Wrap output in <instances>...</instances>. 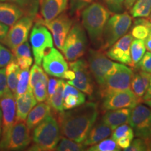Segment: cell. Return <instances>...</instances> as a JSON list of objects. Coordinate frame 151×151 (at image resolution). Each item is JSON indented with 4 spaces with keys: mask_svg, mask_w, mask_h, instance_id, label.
Listing matches in <instances>:
<instances>
[{
    "mask_svg": "<svg viewBox=\"0 0 151 151\" xmlns=\"http://www.w3.org/2000/svg\"><path fill=\"white\" fill-rule=\"evenodd\" d=\"M99 106L95 102H87L58 115L60 132L65 137L83 143L97 121Z\"/></svg>",
    "mask_w": 151,
    "mask_h": 151,
    "instance_id": "6da1fadb",
    "label": "cell"
},
{
    "mask_svg": "<svg viewBox=\"0 0 151 151\" xmlns=\"http://www.w3.org/2000/svg\"><path fill=\"white\" fill-rule=\"evenodd\" d=\"M111 12L102 4L92 2L81 12L82 24L94 47L101 48L103 35Z\"/></svg>",
    "mask_w": 151,
    "mask_h": 151,
    "instance_id": "7a4b0ae2",
    "label": "cell"
},
{
    "mask_svg": "<svg viewBox=\"0 0 151 151\" xmlns=\"http://www.w3.org/2000/svg\"><path fill=\"white\" fill-rule=\"evenodd\" d=\"M60 138L58 121L52 115H50L34 128L32 136L33 143L28 148V150H54Z\"/></svg>",
    "mask_w": 151,
    "mask_h": 151,
    "instance_id": "3957f363",
    "label": "cell"
},
{
    "mask_svg": "<svg viewBox=\"0 0 151 151\" xmlns=\"http://www.w3.org/2000/svg\"><path fill=\"white\" fill-rule=\"evenodd\" d=\"M88 64L93 78L101 87L109 76L116 73L122 64L114 62L100 49L90 48L88 50Z\"/></svg>",
    "mask_w": 151,
    "mask_h": 151,
    "instance_id": "277c9868",
    "label": "cell"
},
{
    "mask_svg": "<svg viewBox=\"0 0 151 151\" xmlns=\"http://www.w3.org/2000/svg\"><path fill=\"white\" fill-rule=\"evenodd\" d=\"M132 22L127 12L118 13L109 18L103 35V43L100 50L106 51L118 39L125 35Z\"/></svg>",
    "mask_w": 151,
    "mask_h": 151,
    "instance_id": "5b68a950",
    "label": "cell"
},
{
    "mask_svg": "<svg viewBox=\"0 0 151 151\" xmlns=\"http://www.w3.org/2000/svg\"><path fill=\"white\" fill-rule=\"evenodd\" d=\"M88 39L83 26L80 23L72 25L65 39L62 51L65 59L70 62L79 59L86 53Z\"/></svg>",
    "mask_w": 151,
    "mask_h": 151,
    "instance_id": "8992f818",
    "label": "cell"
},
{
    "mask_svg": "<svg viewBox=\"0 0 151 151\" xmlns=\"http://www.w3.org/2000/svg\"><path fill=\"white\" fill-rule=\"evenodd\" d=\"M32 140L30 129L24 120H17L0 140V150H22L27 148Z\"/></svg>",
    "mask_w": 151,
    "mask_h": 151,
    "instance_id": "52a82bcc",
    "label": "cell"
},
{
    "mask_svg": "<svg viewBox=\"0 0 151 151\" xmlns=\"http://www.w3.org/2000/svg\"><path fill=\"white\" fill-rule=\"evenodd\" d=\"M29 41L35 64L41 65L45 55L53 48L51 34L44 24L35 21V25L30 33Z\"/></svg>",
    "mask_w": 151,
    "mask_h": 151,
    "instance_id": "ba28073f",
    "label": "cell"
},
{
    "mask_svg": "<svg viewBox=\"0 0 151 151\" xmlns=\"http://www.w3.org/2000/svg\"><path fill=\"white\" fill-rule=\"evenodd\" d=\"M134 72L131 68L122 64L120 69L105 79L102 86L99 87V94L104 98L115 92L122 91L131 88Z\"/></svg>",
    "mask_w": 151,
    "mask_h": 151,
    "instance_id": "9c48e42d",
    "label": "cell"
},
{
    "mask_svg": "<svg viewBox=\"0 0 151 151\" xmlns=\"http://www.w3.org/2000/svg\"><path fill=\"white\" fill-rule=\"evenodd\" d=\"M69 68L74 71L73 80L67 81V83L76 87L83 93L92 96L94 93V84L88 62L83 59H78L69 63Z\"/></svg>",
    "mask_w": 151,
    "mask_h": 151,
    "instance_id": "30bf717a",
    "label": "cell"
},
{
    "mask_svg": "<svg viewBox=\"0 0 151 151\" xmlns=\"http://www.w3.org/2000/svg\"><path fill=\"white\" fill-rule=\"evenodd\" d=\"M129 125L138 138L150 140L151 139V109L139 104L132 109Z\"/></svg>",
    "mask_w": 151,
    "mask_h": 151,
    "instance_id": "8fae6325",
    "label": "cell"
},
{
    "mask_svg": "<svg viewBox=\"0 0 151 151\" xmlns=\"http://www.w3.org/2000/svg\"><path fill=\"white\" fill-rule=\"evenodd\" d=\"M35 18L24 15L16 23L11 26L3 43L11 50L27 41L29 34L32 27Z\"/></svg>",
    "mask_w": 151,
    "mask_h": 151,
    "instance_id": "7c38bea8",
    "label": "cell"
},
{
    "mask_svg": "<svg viewBox=\"0 0 151 151\" xmlns=\"http://www.w3.org/2000/svg\"><path fill=\"white\" fill-rule=\"evenodd\" d=\"M41 23L44 24L51 32L56 47L59 50H62L68 33L72 27V19L66 13L63 12L53 20L48 22H41Z\"/></svg>",
    "mask_w": 151,
    "mask_h": 151,
    "instance_id": "4fadbf2b",
    "label": "cell"
},
{
    "mask_svg": "<svg viewBox=\"0 0 151 151\" xmlns=\"http://www.w3.org/2000/svg\"><path fill=\"white\" fill-rule=\"evenodd\" d=\"M141 101L131 89L117 92L104 98L102 109L104 111L120 109H134Z\"/></svg>",
    "mask_w": 151,
    "mask_h": 151,
    "instance_id": "5bb4252c",
    "label": "cell"
},
{
    "mask_svg": "<svg viewBox=\"0 0 151 151\" xmlns=\"http://www.w3.org/2000/svg\"><path fill=\"white\" fill-rule=\"evenodd\" d=\"M42 67L48 75L63 78L69 65L62 54L57 49L52 48L45 55L42 60Z\"/></svg>",
    "mask_w": 151,
    "mask_h": 151,
    "instance_id": "9a60e30c",
    "label": "cell"
},
{
    "mask_svg": "<svg viewBox=\"0 0 151 151\" xmlns=\"http://www.w3.org/2000/svg\"><path fill=\"white\" fill-rule=\"evenodd\" d=\"M16 97L9 90L0 98V109L2 113V134L1 138L8 133L16 121Z\"/></svg>",
    "mask_w": 151,
    "mask_h": 151,
    "instance_id": "2e32d148",
    "label": "cell"
},
{
    "mask_svg": "<svg viewBox=\"0 0 151 151\" xmlns=\"http://www.w3.org/2000/svg\"><path fill=\"white\" fill-rule=\"evenodd\" d=\"M133 37L131 34L124 35L107 50L106 55L111 60L133 67L130 53V46Z\"/></svg>",
    "mask_w": 151,
    "mask_h": 151,
    "instance_id": "e0dca14e",
    "label": "cell"
},
{
    "mask_svg": "<svg viewBox=\"0 0 151 151\" xmlns=\"http://www.w3.org/2000/svg\"><path fill=\"white\" fill-rule=\"evenodd\" d=\"M68 6V0H39L40 17L36 16L35 20L48 22L65 12Z\"/></svg>",
    "mask_w": 151,
    "mask_h": 151,
    "instance_id": "ac0fdd59",
    "label": "cell"
},
{
    "mask_svg": "<svg viewBox=\"0 0 151 151\" xmlns=\"http://www.w3.org/2000/svg\"><path fill=\"white\" fill-rule=\"evenodd\" d=\"M37 104V100L33 90H28L27 92L16 98V120H25L30 112Z\"/></svg>",
    "mask_w": 151,
    "mask_h": 151,
    "instance_id": "d6986e66",
    "label": "cell"
},
{
    "mask_svg": "<svg viewBox=\"0 0 151 151\" xmlns=\"http://www.w3.org/2000/svg\"><path fill=\"white\" fill-rule=\"evenodd\" d=\"M63 98V107L65 110L74 109L86 101L85 93L68 83H65L64 87Z\"/></svg>",
    "mask_w": 151,
    "mask_h": 151,
    "instance_id": "ffe728a7",
    "label": "cell"
},
{
    "mask_svg": "<svg viewBox=\"0 0 151 151\" xmlns=\"http://www.w3.org/2000/svg\"><path fill=\"white\" fill-rule=\"evenodd\" d=\"M131 113L132 109L129 108L106 111L101 120L114 130L121 124L129 123Z\"/></svg>",
    "mask_w": 151,
    "mask_h": 151,
    "instance_id": "44dd1931",
    "label": "cell"
},
{
    "mask_svg": "<svg viewBox=\"0 0 151 151\" xmlns=\"http://www.w3.org/2000/svg\"><path fill=\"white\" fill-rule=\"evenodd\" d=\"M23 16V11L17 5L0 1V22L6 25L12 26Z\"/></svg>",
    "mask_w": 151,
    "mask_h": 151,
    "instance_id": "7402d4cb",
    "label": "cell"
},
{
    "mask_svg": "<svg viewBox=\"0 0 151 151\" xmlns=\"http://www.w3.org/2000/svg\"><path fill=\"white\" fill-rule=\"evenodd\" d=\"M113 131L108 124L100 120L97 123H94L83 143L86 146L96 144L110 137Z\"/></svg>",
    "mask_w": 151,
    "mask_h": 151,
    "instance_id": "603a6c76",
    "label": "cell"
},
{
    "mask_svg": "<svg viewBox=\"0 0 151 151\" xmlns=\"http://www.w3.org/2000/svg\"><path fill=\"white\" fill-rule=\"evenodd\" d=\"M51 107L48 103L40 102L35 107L30 111L27 117V125L29 129H33L34 128L41 123L46 117L50 116L51 113Z\"/></svg>",
    "mask_w": 151,
    "mask_h": 151,
    "instance_id": "cb8c5ba5",
    "label": "cell"
},
{
    "mask_svg": "<svg viewBox=\"0 0 151 151\" xmlns=\"http://www.w3.org/2000/svg\"><path fill=\"white\" fill-rule=\"evenodd\" d=\"M65 84V82L63 80L60 79L58 81V85L55 93L46 100V103H48L52 110L58 114L65 111L63 107V91Z\"/></svg>",
    "mask_w": 151,
    "mask_h": 151,
    "instance_id": "d4e9b609",
    "label": "cell"
},
{
    "mask_svg": "<svg viewBox=\"0 0 151 151\" xmlns=\"http://www.w3.org/2000/svg\"><path fill=\"white\" fill-rule=\"evenodd\" d=\"M6 75L7 85L9 90L15 94L17 84L20 73V68L16 60H13L6 66Z\"/></svg>",
    "mask_w": 151,
    "mask_h": 151,
    "instance_id": "484cf974",
    "label": "cell"
},
{
    "mask_svg": "<svg viewBox=\"0 0 151 151\" xmlns=\"http://www.w3.org/2000/svg\"><path fill=\"white\" fill-rule=\"evenodd\" d=\"M18 6L23 11L24 15L36 18L38 15L39 0H6Z\"/></svg>",
    "mask_w": 151,
    "mask_h": 151,
    "instance_id": "4316f807",
    "label": "cell"
},
{
    "mask_svg": "<svg viewBox=\"0 0 151 151\" xmlns=\"http://www.w3.org/2000/svg\"><path fill=\"white\" fill-rule=\"evenodd\" d=\"M134 18H147L151 14V0H136L130 9Z\"/></svg>",
    "mask_w": 151,
    "mask_h": 151,
    "instance_id": "83f0119b",
    "label": "cell"
},
{
    "mask_svg": "<svg viewBox=\"0 0 151 151\" xmlns=\"http://www.w3.org/2000/svg\"><path fill=\"white\" fill-rule=\"evenodd\" d=\"M151 28V22L146 19H137L132 28L131 35L135 39L145 40L148 37Z\"/></svg>",
    "mask_w": 151,
    "mask_h": 151,
    "instance_id": "f1b7e54d",
    "label": "cell"
},
{
    "mask_svg": "<svg viewBox=\"0 0 151 151\" xmlns=\"http://www.w3.org/2000/svg\"><path fill=\"white\" fill-rule=\"evenodd\" d=\"M146 44L144 40L135 39L132 40L130 46V53L133 67L137 66L146 52Z\"/></svg>",
    "mask_w": 151,
    "mask_h": 151,
    "instance_id": "f546056e",
    "label": "cell"
},
{
    "mask_svg": "<svg viewBox=\"0 0 151 151\" xmlns=\"http://www.w3.org/2000/svg\"><path fill=\"white\" fill-rule=\"evenodd\" d=\"M87 146L84 143L77 142L65 137L60 138L57 145L55 150L58 151H81L86 150Z\"/></svg>",
    "mask_w": 151,
    "mask_h": 151,
    "instance_id": "4dcf8cb0",
    "label": "cell"
},
{
    "mask_svg": "<svg viewBox=\"0 0 151 151\" xmlns=\"http://www.w3.org/2000/svg\"><path fill=\"white\" fill-rule=\"evenodd\" d=\"M41 81L48 82V76L46 75V73H44L40 65L35 64L31 68V70L29 72V85L28 90H32L35 85Z\"/></svg>",
    "mask_w": 151,
    "mask_h": 151,
    "instance_id": "1f68e13d",
    "label": "cell"
},
{
    "mask_svg": "<svg viewBox=\"0 0 151 151\" xmlns=\"http://www.w3.org/2000/svg\"><path fill=\"white\" fill-rule=\"evenodd\" d=\"M89 151H119L120 148L113 139H105L87 149Z\"/></svg>",
    "mask_w": 151,
    "mask_h": 151,
    "instance_id": "d6a6232c",
    "label": "cell"
},
{
    "mask_svg": "<svg viewBox=\"0 0 151 151\" xmlns=\"http://www.w3.org/2000/svg\"><path fill=\"white\" fill-rule=\"evenodd\" d=\"M29 69L22 70L20 73L17 84L15 97H18L27 92L29 85Z\"/></svg>",
    "mask_w": 151,
    "mask_h": 151,
    "instance_id": "836d02e7",
    "label": "cell"
},
{
    "mask_svg": "<svg viewBox=\"0 0 151 151\" xmlns=\"http://www.w3.org/2000/svg\"><path fill=\"white\" fill-rule=\"evenodd\" d=\"M131 88L132 92L136 94L137 97L140 98L141 99H142L148 88L145 85L139 72L135 74L134 73L131 83Z\"/></svg>",
    "mask_w": 151,
    "mask_h": 151,
    "instance_id": "e575fe53",
    "label": "cell"
},
{
    "mask_svg": "<svg viewBox=\"0 0 151 151\" xmlns=\"http://www.w3.org/2000/svg\"><path fill=\"white\" fill-rule=\"evenodd\" d=\"M47 86H48V82L41 81L38 82L34 87L32 90L33 94L38 102H43L47 100V97H48Z\"/></svg>",
    "mask_w": 151,
    "mask_h": 151,
    "instance_id": "d590c367",
    "label": "cell"
},
{
    "mask_svg": "<svg viewBox=\"0 0 151 151\" xmlns=\"http://www.w3.org/2000/svg\"><path fill=\"white\" fill-rule=\"evenodd\" d=\"M93 1L94 0H70V15L78 16L82 11Z\"/></svg>",
    "mask_w": 151,
    "mask_h": 151,
    "instance_id": "8d00e7d4",
    "label": "cell"
},
{
    "mask_svg": "<svg viewBox=\"0 0 151 151\" xmlns=\"http://www.w3.org/2000/svg\"><path fill=\"white\" fill-rule=\"evenodd\" d=\"M148 140L138 138L132 141L130 146L124 149L126 151H144L151 150L150 143H148Z\"/></svg>",
    "mask_w": 151,
    "mask_h": 151,
    "instance_id": "74e56055",
    "label": "cell"
},
{
    "mask_svg": "<svg viewBox=\"0 0 151 151\" xmlns=\"http://www.w3.org/2000/svg\"><path fill=\"white\" fill-rule=\"evenodd\" d=\"M15 57V60L18 58H32V51L29 43L25 41L22 44L19 45L16 48L11 50Z\"/></svg>",
    "mask_w": 151,
    "mask_h": 151,
    "instance_id": "f35d334b",
    "label": "cell"
},
{
    "mask_svg": "<svg viewBox=\"0 0 151 151\" xmlns=\"http://www.w3.org/2000/svg\"><path fill=\"white\" fill-rule=\"evenodd\" d=\"M111 12L122 13L124 10V0H101Z\"/></svg>",
    "mask_w": 151,
    "mask_h": 151,
    "instance_id": "ab89813d",
    "label": "cell"
},
{
    "mask_svg": "<svg viewBox=\"0 0 151 151\" xmlns=\"http://www.w3.org/2000/svg\"><path fill=\"white\" fill-rule=\"evenodd\" d=\"M15 60V57L12 52L3 45L0 44V68L6 66L9 62Z\"/></svg>",
    "mask_w": 151,
    "mask_h": 151,
    "instance_id": "60d3db41",
    "label": "cell"
},
{
    "mask_svg": "<svg viewBox=\"0 0 151 151\" xmlns=\"http://www.w3.org/2000/svg\"><path fill=\"white\" fill-rule=\"evenodd\" d=\"M132 132L134 131L130 125H128L127 124H121L113 130L112 132V139L116 141L118 139L126 136Z\"/></svg>",
    "mask_w": 151,
    "mask_h": 151,
    "instance_id": "b9f144b4",
    "label": "cell"
},
{
    "mask_svg": "<svg viewBox=\"0 0 151 151\" xmlns=\"http://www.w3.org/2000/svg\"><path fill=\"white\" fill-rule=\"evenodd\" d=\"M137 66L142 71L151 73V52H145L142 59L137 64Z\"/></svg>",
    "mask_w": 151,
    "mask_h": 151,
    "instance_id": "7bdbcfd3",
    "label": "cell"
},
{
    "mask_svg": "<svg viewBox=\"0 0 151 151\" xmlns=\"http://www.w3.org/2000/svg\"><path fill=\"white\" fill-rule=\"evenodd\" d=\"M134 137V132H132L126 136H124V137L118 139L116 141V142L120 148H122L124 150V149L127 148L130 146L132 141H133Z\"/></svg>",
    "mask_w": 151,
    "mask_h": 151,
    "instance_id": "ee69618b",
    "label": "cell"
},
{
    "mask_svg": "<svg viewBox=\"0 0 151 151\" xmlns=\"http://www.w3.org/2000/svg\"><path fill=\"white\" fill-rule=\"evenodd\" d=\"M8 89L6 69L4 68H0V98L5 94Z\"/></svg>",
    "mask_w": 151,
    "mask_h": 151,
    "instance_id": "f6af8a7d",
    "label": "cell"
},
{
    "mask_svg": "<svg viewBox=\"0 0 151 151\" xmlns=\"http://www.w3.org/2000/svg\"><path fill=\"white\" fill-rule=\"evenodd\" d=\"M17 62V64L19 65L21 70L24 69H29V67H31L33 63V58H18V59L15 60Z\"/></svg>",
    "mask_w": 151,
    "mask_h": 151,
    "instance_id": "bcb514c9",
    "label": "cell"
},
{
    "mask_svg": "<svg viewBox=\"0 0 151 151\" xmlns=\"http://www.w3.org/2000/svg\"><path fill=\"white\" fill-rule=\"evenodd\" d=\"M58 81L59 80L53 78L48 79V86H47V92H48V97H47V99L48 97H51L52 94L55 93L58 85Z\"/></svg>",
    "mask_w": 151,
    "mask_h": 151,
    "instance_id": "7dc6e473",
    "label": "cell"
},
{
    "mask_svg": "<svg viewBox=\"0 0 151 151\" xmlns=\"http://www.w3.org/2000/svg\"><path fill=\"white\" fill-rule=\"evenodd\" d=\"M9 32V26L0 22V42L2 43Z\"/></svg>",
    "mask_w": 151,
    "mask_h": 151,
    "instance_id": "c3c4849f",
    "label": "cell"
},
{
    "mask_svg": "<svg viewBox=\"0 0 151 151\" xmlns=\"http://www.w3.org/2000/svg\"><path fill=\"white\" fill-rule=\"evenodd\" d=\"M75 78V73L74 71L71 69H68V70L66 71L65 73V76H64V79H66L67 81H71L73 80Z\"/></svg>",
    "mask_w": 151,
    "mask_h": 151,
    "instance_id": "681fc988",
    "label": "cell"
},
{
    "mask_svg": "<svg viewBox=\"0 0 151 151\" xmlns=\"http://www.w3.org/2000/svg\"><path fill=\"white\" fill-rule=\"evenodd\" d=\"M145 44H146V48L148 49V51L151 52V28L148 37L145 39Z\"/></svg>",
    "mask_w": 151,
    "mask_h": 151,
    "instance_id": "f907efd6",
    "label": "cell"
},
{
    "mask_svg": "<svg viewBox=\"0 0 151 151\" xmlns=\"http://www.w3.org/2000/svg\"><path fill=\"white\" fill-rule=\"evenodd\" d=\"M142 99L143 101L145 100H148V99H151V78L150 81V84H149L148 88L147 89L146 93H145L144 96H143Z\"/></svg>",
    "mask_w": 151,
    "mask_h": 151,
    "instance_id": "816d5d0a",
    "label": "cell"
},
{
    "mask_svg": "<svg viewBox=\"0 0 151 151\" xmlns=\"http://www.w3.org/2000/svg\"><path fill=\"white\" fill-rule=\"evenodd\" d=\"M136 1V0H124V6L127 9H130Z\"/></svg>",
    "mask_w": 151,
    "mask_h": 151,
    "instance_id": "f5cc1de1",
    "label": "cell"
},
{
    "mask_svg": "<svg viewBox=\"0 0 151 151\" xmlns=\"http://www.w3.org/2000/svg\"><path fill=\"white\" fill-rule=\"evenodd\" d=\"M1 134H2V113L0 109V140H1Z\"/></svg>",
    "mask_w": 151,
    "mask_h": 151,
    "instance_id": "db71d44e",
    "label": "cell"
},
{
    "mask_svg": "<svg viewBox=\"0 0 151 151\" xmlns=\"http://www.w3.org/2000/svg\"><path fill=\"white\" fill-rule=\"evenodd\" d=\"M144 103L146 104L147 106H148L151 109V99H148V100H145Z\"/></svg>",
    "mask_w": 151,
    "mask_h": 151,
    "instance_id": "11a10c76",
    "label": "cell"
},
{
    "mask_svg": "<svg viewBox=\"0 0 151 151\" xmlns=\"http://www.w3.org/2000/svg\"><path fill=\"white\" fill-rule=\"evenodd\" d=\"M150 21L151 22V14H150Z\"/></svg>",
    "mask_w": 151,
    "mask_h": 151,
    "instance_id": "9f6ffc18",
    "label": "cell"
},
{
    "mask_svg": "<svg viewBox=\"0 0 151 151\" xmlns=\"http://www.w3.org/2000/svg\"><path fill=\"white\" fill-rule=\"evenodd\" d=\"M6 0H0V1H5Z\"/></svg>",
    "mask_w": 151,
    "mask_h": 151,
    "instance_id": "6f0895ef",
    "label": "cell"
}]
</instances>
